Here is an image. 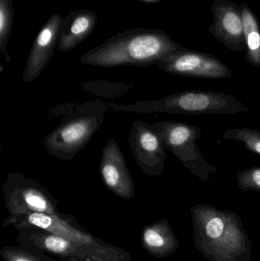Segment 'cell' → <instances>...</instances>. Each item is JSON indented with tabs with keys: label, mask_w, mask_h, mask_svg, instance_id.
I'll return each instance as SVG.
<instances>
[{
	"label": "cell",
	"mask_w": 260,
	"mask_h": 261,
	"mask_svg": "<svg viewBox=\"0 0 260 261\" xmlns=\"http://www.w3.org/2000/svg\"><path fill=\"white\" fill-rule=\"evenodd\" d=\"M194 242L209 261H253L252 245L238 215L210 204L191 208Z\"/></svg>",
	"instance_id": "1"
},
{
	"label": "cell",
	"mask_w": 260,
	"mask_h": 261,
	"mask_svg": "<svg viewBox=\"0 0 260 261\" xmlns=\"http://www.w3.org/2000/svg\"><path fill=\"white\" fill-rule=\"evenodd\" d=\"M183 48L161 29L137 28L114 35L85 52L79 61L84 65L94 67H148Z\"/></svg>",
	"instance_id": "2"
},
{
	"label": "cell",
	"mask_w": 260,
	"mask_h": 261,
	"mask_svg": "<svg viewBox=\"0 0 260 261\" xmlns=\"http://www.w3.org/2000/svg\"><path fill=\"white\" fill-rule=\"evenodd\" d=\"M113 111L137 113L191 115H235L250 109L232 95L207 90H189L154 100L139 101L131 105L110 103Z\"/></svg>",
	"instance_id": "3"
},
{
	"label": "cell",
	"mask_w": 260,
	"mask_h": 261,
	"mask_svg": "<svg viewBox=\"0 0 260 261\" xmlns=\"http://www.w3.org/2000/svg\"><path fill=\"white\" fill-rule=\"evenodd\" d=\"M108 108V104L101 100L78 106L45 137L43 143L47 151L58 159L73 161L101 128Z\"/></svg>",
	"instance_id": "4"
},
{
	"label": "cell",
	"mask_w": 260,
	"mask_h": 261,
	"mask_svg": "<svg viewBox=\"0 0 260 261\" xmlns=\"http://www.w3.org/2000/svg\"><path fill=\"white\" fill-rule=\"evenodd\" d=\"M169 150L192 174L204 182L217 173V168L205 160L196 144L201 129L192 124L177 121H161L151 124Z\"/></svg>",
	"instance_id": "5"
},
{
	"label": "cell",
	"mask_w": 260,
	"mask_h": 261,
	"mask_svg": "<svg viewBox=\"0 0 260 261\" xmlns=\"http://www.w3.org/2000/svg\"><path fill=\"white\" fill-rule=\"evenodd\" d=\"M163 71L176 76L201 79H225L232 71L214 55L185 48L166 55L156 64Z\"/></svg>",
	"instance_id": "6"
},
{
	"label": "cell",
	"mask_w": 260,
	"mask_h": 261,
	"mask_svg": "<svg viewBox=\"0 0 260 261\" xmlns=\"http://www.w3.org/2000/svg\"><path fill=\"white\" fill-rule=\"evenodd\" d=\"M128 143L136 163L143 173L151 176L163 174L167 150L151 124L140 120L133 122Z\"/></svg>",
	"instance_id": "7"
},
{
	"label": "cell",
	"mask_w": 260,
	"mask_h": 261,
	"mask_svg": "<svg viewBox=\"0 0 260 261\" xmlns=\"http://www.w3.org/2000/svg\"><path fill=\"white\" fill-rule=\"evenodd\" d=\"M3 190L8 202L18 208L44 213H51L54 208L53 198L47 189L39 180L24 173H8Z\"/></svg>",
	"instance_id": "8"
},
{
	"label": "cell",
	"mask_w": 260,
	"mask_h": 261,
	"mask_svg": "<svg viewBox=\"0 0 260 261\" xmlns=\"http://www.w3.org/2000/svg\"><path fill=\"white\" fill-rule=\"evenodd\" d=\"M212 11L214 21L209 33L229 50L246 52L241 6L230 0H213Z\"/></svg>",
	"instance_id": "9"
},
{
	"label": "cell",
	"mask_w": 260,
	"mask_h": 261,
	"mask_svg": "<svg viewBox=\"0 0 260 261\" xmlns=\"http://www.w3.org/2000/svg\"><path fill=\"white\" fill-rule=\"evenodd\" d=\"M99 172L102 182L110 191L125 199L134 196V184L119 143L111 138L102 149Z\"/></svg>",
	"instance_id": "10"
},
{
	"label": "cell",
	"mask_w": 260,
	"mask_h": 261,
	"mask_svg": "<svg viewBox=\"0 0 260 261\" xmlns=\"http://www.w3.org/2000/svg\"><path fill=\"white\" fill-rule=\"evenodd\" d=\"M62 18L58 13L49 17L35 37L22 73V81L31 83L43 73L54 55L59 41Z\"/></svg>",
	"instance_id": "11"
},
{
	"label": "cell",
	"mask_w": 260,
	"mask_h": 261,
	"mask_svg": "<svg viewBox=\"0 0 260 261\" xmlns=\"http://www.w3.org/2000/svg\"><path fill=\"white\" fill-rule=\"evenodd\" d=\"M97 23L94 11L76 9L69 12L61 21L58 50L65 53L76 48L93 34Z\"/></svg>",
	"instance_id": "12"
},
{
	"label": "cell",
	"mask_w": 260,
	"mask_h": 261,
	"mask_svg": "<svg viewBox=\"0 0 260 261\" xmlns=\"http://www.w3.org/2000/svg\"><path fill=\"white\" fill-rule=\"evenodd\" d=\"M241 8L244 23V38L247 50L246 61L254 67H260V26L254 12L248 5L244 3Z\"/></svg>",
	"instance_id": "13"
},
{
	"label": "cell",
	"mask_w": 260,
	"mask_h": 261,
	"mask_svg": "<svg viewBox=\"0 0 260 261\" xmlns=\"http://www.w3.org/2000/svg\"><path fill=\"white\" fill-rule=\"evenodd\" d=\"M13 0H0V53L9 64L11 57L7 51V44L13 27Z\"/></svg>",
	"instance_id": "14"
},
{
	"label": "cell",
	"mask_w": 260,
	"mask_h": 261,
	"mask_svg": "<svg viewBox=\"0 0 260 261\" xmlns=\"http://www.w3.org/2000/svg\"><path fill=\"white\" fill-rule=\"evenodd\" d=\"M223 138L244 143L247 150L260 155V130L250 128H229L222 134Z\"/></svg>",
	"instance_id": "15"
},
{
	"label": "cell",
	"mask_w": 260,
	"mask_h": 261,
	"mask_svg": "<svg viewBox=\"0 0 260 261\" xmlns=\"http://www.w3.org/2000/svg\"><path fill=\"white\" fill-rule=\"evenodd\" d=\"M237 182L243 191L260 193V167H253L236 173Z\"/></svg>",
	"instance_id": "16"
},
{
	"label": "cell",
	"mask_w": 260,
	"mask_h": 261,
	"mask_svg": "<svg viewBox=\"0 0 260 261\" xmlns=\"http://www.w3.org/2000/svg\"><path fill=\"white\" fill-rule=\"evenodd\" d=\"M145 242L148 246L157 249H162L167 246L174 247V245L169 244L167 237L163 236L160 231L154 229H148L145 232Z\"/></svg>",
	"instance_id": "17"
},
{
	"label": "cell",
	"mask_w": 260,
	"mask_h": 261,
	"mask_svg": "<svg viewBox=\"0 0 260 261\" xmlns=\"http://www.w3.org/2000/svg\"><path fill=\"white\" fill-rule=\"evenodd\" d=\"M27 221L32 225L39 227L43 229H47L49 227L51 226L53 223V219L48 215L44 213H38V212L29 214L27 216Z\"/></svg>",
	"instance_id": "18"
},
{
	"label": "cell",
	"mask_w": 260,
	"mask_h": 261,
	"mask_svg": "<svg viewBox=\"0 0 260 261\" xmlns=\"http://www.w3.org/2000/svg\"><path fill=\"white\" fill-rule=\"evenodd\" d=\"M44 245L49 251L61 253L65 251L69 246V242L62 238L50 236L44 241Z\"/></svg>",
	"instance_id": "19"
},
{
	"label": "cell",
	"mask_w": 260,
	"mask_h": 261,
	"mask_svg": "<svg viewBox=\"0 0 260 261\" xmlns=\"http://www.w3.org/2000/svg\"><path fill=\"white\" fill-rule=\"evenodd\" d=\"M137 1L146 3V4H155V3H160L162 0H137Z\"/></svg>",
	"instance_id": "20"
},
{
	"label": "cell",
	"mask_w": 260,
	"mask_h": 261,
	"mask_svg": "<svg viewBox=\"0 0 260 261\" xmlns=\"http://www.w3.org/2000/svg\"><path fill=\"white\" fill-rule=\"evenodd\" d=\"M15 261H30V260H26V259H24V258H18V259H17V260H15Z\"/></svg>",
	"instance_id": "21"
},
{
	"label": "cell",
	"mask_w": 260,
	"mask_h": 261,
	"mask_svg": "<svg viewBox=\"0 0 260 261\" xmlns=\"http://www.w3.org/2000/svg\"><path fill=\"white\" fill-rule=\"evenodd\" d=\"M186 1H196V0H186Z\"/></svg>",
	"instance_id": "22"
}]
</instances>
